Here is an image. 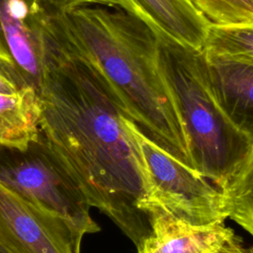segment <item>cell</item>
<instances>
[{"label": "cell", "mask_w": 253, "mask_h": 253, "mask_svg": "<svg viewBox=\"0 0 253 253\" xmlns=\"http://www.w3.org/2000/svg\"><path fill=\"white\" fill-rule=\"evenodd\" d=\"M42 102L32 87L0 92V146L26 150L41 136Z\"/></svg>", "instance_id": "8fae6325"}, {"label": "cell", "mask_w": 253, "mask_h": 253, "mask_svg": "<svg viewBox=\"0 0 253 253\" xmlns=\"http://www.w3.org/2000/svg\"><path fill=\"white\" fill-rule=\"evenodd\" d=\"M48 0H0V49L15 65L24 88L40 93L43 77Z\"/></svg>", "instance_id": "8992f818"}, {"label": "cell", "mask_w": 253, "mask_h": 253, "mask_svg": "<svg viewBox=\"0 0 253 253\" xmlns=\"http://www.w3.org/2000/svg\"><path fill=\"white\" fill-rule=\"evenodd\" d=\"M205 57L208 81L216 103L253 139V65L206 53Z\"/></svg>", "instance_id": "30bf717a"}, {"label": "cell", "mask_w": 253, "mask_h": 253, "mask_svg": "<svg viewBox=\"0 0 253 253\" xmlns=\"http://www.w3.org/2000/svg\"><path fill=\"white\" fill-rule=\"evenodd\" d=\"M41 135L91 208L138 248L150 232L148 182L126 115L92 66L45 27Z\"/></svg>", "instance_id": "6da1fadb"}, {"label": "cell", "mask_w": 253, "mask_h": 253, "mask_svg": "<svg viewBox=\"0 0 253 253\" xmlns=\"http://www.w3.org/2000/svg\"><path fill=\"white\" fill-rule=\"evenodd\" d=\"M120 6L146 23L157 35L203 50L209 22L189 0H119Z\"/></svg>", "instance_id": "9c48e42d"}, {"label": "cell", "mask_w": 253, "mask_h": 253, "mask_svg": "<svg viewBox=\"0 0 253 253\" xmlns=\"http://www.w3.org/2000/svg\"><path fill=\"white\" fill-rule=\"evenodd\" d=\"M215 253H253V246H246L235 234Z\"/></svg>", "instance_id": "9a60e30c"}, {"label": "cell", "mask_w": 253, "mask_h": 253, "mask_svg": "<svg viewBox=\"0 0 253 253\" xmlns=\"http://www.w3.org/2000/svg\"><path fill=\"white\" fill-rule=\"evenodd\" d=\"M0 181L58 220L79 253L83 237L100 230L91 216L90 205L42 135L26 150L0 146Z\"/></svg>", "instance_id": "277c9868"}, {"label": "cell", "mask_w": 253, "mask_h": 253, "mask_svg": "<svg viewBox=\"0 0 253 253\" xmlns=\"http://www.w3.org/2000/svg\"><path fill=\"white\" fill-rule=\"evenodd\" d=\"M201 15L214 26L253 22V0H189Z\"/></svg>", "instance_id": "5bb4252c"}, {"label": "cell", "mask_w": 253, "mask_h": 253, "mask_svg": "<svg viewBox=\"0 0 253 253\" xmlns=\"http://www.w3.org/2000/svg\"><path fill=\"white\" fill-rule=\"evenodd\" d=\"M55 35L85 59L148 137L194 168L186 128L158 62L157 34L121 6L49 0Z\"/></svg>", "instance_id": "7a4b0ae2"}, {"label": "cell", "mask_w": 253, "mask_h": 253, "mask_svg": "<svg viewBox=\"0 0 253 253\" xmlns=\"http://www.w3.org/2000/svg\"><path fill=\"white\" fill-rule=\"evenodd\" d=\"M76 3L84 4H96V5H107V6H120L119 0H67Z\"/></svg>", "instance_id": "2e32d148"}, {"label": "cell", "mask_w": 253, "mask_h": 253, "mask_svg": "<svg viewBox=\"0 0 253 253\" xmlns=\"http://www.w3.org/2000/svg\"><path fill=\"white\" fill-rule=\"evenodd\" d=\"M220 191L227 217L253 236V140L246 156Z\"/></svg>", "instance_id": "7c38bea8"}, {"label": "cell", "mask_w": 253, "mask_h": 253, "mask_svg": "<svg viewBox=\"0 0 253 253\" xmlns=\"http://www.w3.org/2000/svg\"><path fill=\"white\" fill-rule=\"evenodd\" d=\"M19 90L8 78L0 74V92H14Z\"/></svg>", "instance_id": "e0dca14e"}, {"label": "cell", "mask_w": 253, "mask_h": 253, "mask_svg": "<svg viewBox=\"0 0 253 253\" xmlns=\"http://www.w3.org/2000/svg\"><path fill=\"white\" fill-rule=\"evenodd\" d=\"M203 51L253 65V22L230 26L210 25Z\"/></svg>", "instance_id": "4fadbf2b"}, {"label": "cell", "mask_w": 253, "mask_h": 253, "mask_svg": "<svg viewBox=\"0 0 253 253\" xmlns=\"http://www.w3.org/2000/svg\"><path fill=\"white\" fill-rule=\"evenodd\" d=\"M158 37V62L183 120L195 170L221 189L246 156L252 137L216 103L203 50Z\"/></svg>", "instance_id": "3957f363"}, {"label": "cell", "mask_w": 253, "mask_h": 253, "mask_svg": "<svg viewBox=\"0 0 253 253\" xmlns=\"http://www.w3.org/2000/svg\"><path fill=\"white\" fill-rule=\"evenodd\" d=\"M2 253H79L68 230L0 181Z\"/></svg>", "instance_id": "52a82bcc"}, {"label": "cell", "mask_w": 253, "mask_h": 253, "mask_svg": "<svg viewBox=\"0 0 253 253\" xmlns=\"http://www.w3.org/2000/svg\"><path fill=\"white\" fill-rule=\"evenodd\" d=\"M126 123L138 146L147 177L148 198L143 209L147 203H156L199 225L227 218L218 187L154 142L128 118Z\"/></svg>", "instance_id": "5b68a950"}, {"label": "cell", "mask_w": 253, "mask_h": 253, "mask_svg": "<svg viewBox=\"0 0 253 253\" xmlns=\"http://www.w3.org/2000/svg\"><path fill=\"white\" fill-rule=\"evenodd\" d=\"M0 253H2V252H1V251H0Z\"/></svg>", "instance_id": "ac0fdd59"}, {"label": "cell", "mask_w": 253, "mask_h": 253, "mask_svg": "<svg viewBox=\"0 0 253 253\" xmlns=\"http://www.w3.org/2000/svg\"><path fill=\"white\" fill-rule=\"evenodd\" d=\"M143 211L150 232L138 253H215L234 235L223 222L193 224L156 203H147Z\"/></svg>", "instance_id": "ba28073f"}]
</instances>
